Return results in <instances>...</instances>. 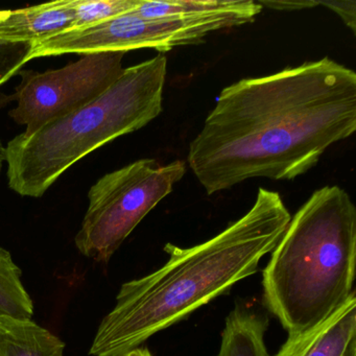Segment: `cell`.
I'll use <instances>...</instances> for the list:
<instances>
[{
  "label": "cell",
  "mask_w": 356,
  "mask_h": 356,
  "mask_svg": "<svg viewBox=\"0 0 356 356\" xmlns=\"http://www.w3.org/2000/svg\"><path fill=\"white\" fill-rule=\"evenodd\" d=\"M264 270L266 308L289 337L320 326L354 295L356 209L347 191H314L289 220Z\"/></svg>",
  "instance_id": "3957f363"
},
{
  "label": "cell",
  "mask_w": 356,
  "mask_h": 356,
  "mask_svg": "<svg viewBox=\"0 0 356 356\" xmlns=\"http://www.w3.org/2000/svg\"><path fill=\"white\" fill-rule=\"evenodd\" d=\"M291 216L276 191L259 188L251 209L207 241L191 248L166 243L170 256L155 272L124 283L97 328L89 354L124 356L156 333L188 318L255 274Z\"/></svg>",
  "instance_id": "7a4b0ae2"
},
{
  "label": "cell",
  "mask_w": 356,
  "mask_h": 356,
  "mask_svg": "<svg viewBox=\"0 0 356 356\" xmlns=\"http://www.w3.org/2000/svg\"><path fill=\"white\" fill-rule=\"evenodd\" d=\"M33 45L0 43V86L17 74L30 60Z\"/></svg>",
  "instance_id": "4fadbf2b"
},
{
  "label": "cell",
  "mask_w": 356,
  "mask_h": 356,
  "mask_svg": "<svg viewBox=\"0 0 356 356\" xmlns=\"http://www.w3.org/2000/svg\"><path fill=\"white\" fill-rule=\"evenodd\" d=\"M126 53L82 55L78 61L45 72L20 70L22 82L13 97L17 103L9 115L32 134L88 104L107 90L124 72Z\"/></svg>",
  "instance_id": "8992f818"
},
{
  "label": "cell",
  "mask_w": 356,
  "mask_h": 356,
  "mask_svg": "<svg viewBox=\"0 0 356 356\" xmlns=\"http://www.w3.org/2000/svg\"><path fill=\"white\" fill-rule=\"evenodd\" d=\"M318 6H325L343 20V24L355 33L356 3L355 1H318Z\"/></svg>",
  "instance_id": "5bb4252c"
},
{
  "label": "cell",
  "mask_w": 356,
  "mask_h": 356,
  "mask_svg": "<svg viewBox=\"0 0 356 356\" xmlns=\"http://www.w3.org/2000/svg\"><path fill=\"white\" fill-rule=\"evenodd\" d=\"M6 158H7L6 147L3 145V141L0 140V172H1V170H3V165H5Z\"/></svg>",
  "instance_id": "e0dca14e"
},
{
  "label": "cell",
  "mask_w": 356,
  "mask_h": 356,
  "mask_svg": "<svg viewBox=\"0 0 356 356\" xmlns=\"http://www.w3.org/2000/svg\"><path fill=\"white\" fill-rule=\"evenodd\" d=\"M65 343L32 318L0 316V356H64Z\"/></svg>",
  "instance_id": "9c48e42d"
},
{
  "label": "cell",
  "mask_w": 356,
  "mask_h": 356,
  "mask_svg": "<svg viewBox=\"0 0 356 356\" xmlns=\"http://www.w3.org/2000/svg\"><path fill=\"white\" fill-rule=\"evenodd\" d=\"M72 29L68 0L0 11V43L34 47Z\"/></svg>",
  "instance_id": "52a82bcc"
},
{
  "label": "cell",
  "mask_w": 356,
  "mask_h": 356,
  "mask_svg": "<svg viewBox=\"0 0 356 356\" xmlns=\"http://www.w3.org/2000/svg\"><path fill=\"white\" fill-rule=\"evenodd\" d=\"M268 327L264 316L235 308L227 316L216 356H270L264 341Z\"/></svg>",
  "instance_id": "30bf717a"
},
{
  "label": "cell",
  "mask_w": 356,
  "mask_h": 356,
  "mask_svg": "<svg viewBox=\"0 0 356 356\" xmlns=\"http://www.w3.org/2000/svg\"><path fill=\"white\" fill-rule=\"evenodd\" d=\"M185 174L182 160L161 165L140 159L102 177L89 191L88 209L74 238L76 249L89 259L107 264Z\"/></svg>",
  "instance_id": "5b68a950"
},
{
  "label": "cell",
  "mask_w": 356,
  "mask_h": 356,
  "mask_svg": "<svg viewBox=\"0 0 356 356\" xmlns=\"http://www.w3.org/2000/svg\"><path fill=\"white\" fill-rule=\"evenodd\" d=\"M22 277V270L11 253L0 247V316L32 318L34 302Z\"/></svg>",
  "instance_id": "8fae6325"
},
{
  "label": "cell",
  "mask_w": 356,
  "mask_h": 356,
  "mask_svg": "<svg viewBox=\"0 0 356 356\" xmlns=\"http://www.w3.org/2000/svg\"><path fill=\"white\" fill-rule=\"evenodd\" d=\"M355 130V72L323 58L222 89L187 161L209 195L249 179L293 180Z\"/></svg>",
  "instance_id": "6da1fadb"
},
{
  "label": "cell",
  "mask_w": 356,
  "mask_h": 356,
  "mask_svg": "<svg viewBox=\"0 0 356 356\" xmlns=\"http://www.w3.org/2000/svg\"><path fill=\"white\" fill-rule=\"evenodd\" d=\"M124 356H153L151 352L147 348L139 347L136 349L132 350V351L128 352L126 355Z\"/></svg>",
  "instance_id": "2e32d148"
},
{
  "label": "cell",
  "mask_w": 356,
  "mask_h": 356,
  "mask_svg": "<svg viewBox=\"0 0 356 356\" xmlns=\"http://www.w3.org/2000/svg\"><path fill=\"white\" fill-rule=\"evenodd\" d=\"M166 72L162 54L124 68L86 105L32 134L17 135L6 147L10 188L22 197H41L88 154L149 124L163 110Z\"/></svg>",
  "instance_id": "277c9868"
},
{
  "label": "cell",
  "mask_w": 356,
  "mask_h": 356,
  "mask_svg": "<svg viewBox=\"0 0 356 356\" xmlns=\"http://www.w3.org/2000/svg\"><path fill=\"white\" fill-rule=\"evenodd\" d=\"M356 296L324 323L298 337H287L275 356H343L356 339Z\"/></svg>",
  "instance_id": "ba28073f"
},
{
  "label": "cell",
  "mask_w": 356,
  "mask_h": 356,
  "mask_svg": "<svg viewBox=\"0 0 356 356\" xmlns=\"http://www.w3.org/2000/svg\"><path fill=\"white\" fill-rule=\"evenodd\" d=\"M262 8L279 10V11H297V10L312 9L318 6V1H257Z\"/></svg>",
  "instance_id": "9a60e30c"
},
{
  "label": "cell",
  "mask_w": 356,
  "mask_h": 356,
  "mask_svg": "<svg viewBox=\"0 0 356 356\" xmlns=\"http://www.w3.org/2000/svg\"><path fill=\"white\" fill-rule=\"evenodd\" d=\"M141 0H68L74 29L87 28L137 9ZM72 31V30H70Z\"/></svg>",
  "instance_id": "7c38bea8"
}]
</instances>
